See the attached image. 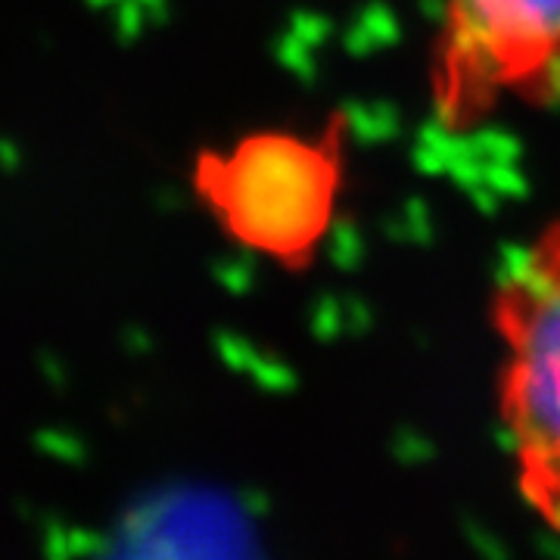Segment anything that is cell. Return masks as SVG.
Masks as SVG:
<instances>
[{
    "label": "cell",
    "instance_id": "1",
    "mask_svg": "<svg viewBox=\"0 0 560 560\" xmlns=\"http://www.w3.org/2000/svg\"><path fill=\"white\" fill-rule=\"evenodd\" d=\"M499 415L517 489L560 533V219L511 259L492 296Z\"/></svg>",
    "mask_w": 560,
    "mask_h": 560
},
{
    "label": "cell",
    "instance_id": "2",
    "mask_svg": "<svg viewBox=\"0 0 560 560\" xmlns=\"http://www.w3.org/2000/svg\"><path fill=\"white\" fill-rule=\"evenodd\" d=\"M504 97L560 103V0H442V119L467 125Z\"/></svg>",
    "mask_w": 560,
    "mask_h": 560
}]
</instances>
